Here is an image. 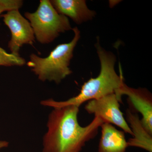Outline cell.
<instances>
[{"mask_svg": "<svg viewBox=\"0 0 152 152\" xmlns=\"http://www.w3.org/2000/svg\"><path fill=\"white\" fill-rule=\"evenodd\" d=\"M79 112V107L74 106L54 108L49 115L42 152H80L87 142L94 138L103 121L94 117L82 126Z\"/></svg>", "mask_w": 152, "mask_h": 152, "instance_id": "6da1fadb", "label": "cell"}, {"mask_svg": "<svg viewBox=\"0 0 152 152\" xmlns=\"http://www.w3.org/2000/svg\"><path fill=\"white\" fill-rule=\"evenodd\" d=\"M97 53L101 64L99 74L95 78H91L82 86L80 93L75 97L64 101L58 102L53 99L42 101V105L55 108L69 106L80 107L86 102L97 99L115 93L124 86V77L121 72L119 75L115 69L116 57L110 52L107 51L101 46L99 42L96 44Z\"/></svg>", "mask_w": 152, "mask_h": 152, "instance_id": "7a4b0ae2", "label": "cell"}, {"mask_svg": "<svg viewBox=\"0 0 152 152\" xmlns=\"http://www.w3.org/2000/svg\"><path fill=\"white\" fill-rule=\"evenodd\" d=\"M72 29L75 34L72 40L57 45L46 58H40L34 54L30 56L27 64L42 81L48 80L59 84L72 72L69 66L74 49L80 37V32L77 27Z\"/></svg>", "mask_w": 152, "mask_h": 152, "instance_id": "3957f363", "label": "cell"}, {"mask_svg": "<svg viewBox=\"0 0 152 152\" xmlns=\"http://www.w3.org/2000/svg\"><path fill=\"white\" fill-rule=\"evenodd\" d=\"M25 16L40 43L52 42L60 33L72 29L67 17L59 14L49 0H41L35 12H26Z\"/></svg>", "mask_w": 152, "mask_h": 152, "instance_id": "277c9868", "label": "cell"}, {"mask_svg": "<svg viewBox=\"0 0 152 152\" xmlns=\"http://www.w3.org/2000/svg\"><path fill=\"white\" fill-rule=\"evenodd\" d=\"M121 102L116 94L113 93L88 101L85 109L88 113L94 114L95 117L100 118L104 123L115 125L124 132L132 136L130 128L120 110Z\"/></svg>", "mask_w": 152, "mask_h": 152, "instance_id": "5b68a950", "label": "cell"}, {"mask_svg": "<svg viewBox=\"0 0 152 152\" xmlns=\"http://www.w3.org/2000/svg\"><path fill=\"white\" fill-rule=\"evenodd\" d=\"M1 16L10 30L11 39L8 48L12 53L19 56L20 48L23 45H32L35 42L34 34L31 24L21 15L18 10L8 11Z\"/></svg>", "mask_w": 152, "mask_h": 152, "instance_id": "8992f818", "label": "cell"}, {"mask_svg": "<svg viewBox=\"0 0 152 152\" xmlns=\"http://www.w3.org/2000/svg\"><path fill=\"white\" fill-rule=\"evenodd\" d=\"M121 102L123 95L128 96V102L136 111L141 114L142 125L150 134L152 135V96L147 89H136L124 84L115 94Z\"/></svg>", "mask_w": 152, "mask_h": 152, "instance_id": "52a82bcc", "label": "cell"}, {"mask_svg": "<svg viewBox=\"0 0 152 152\" xmlns=\"http://www.w3.org/2000/svg\"><path fill=\"white\" fill-rule=\"evenodd\" d=\"M50 1L59 14L69 17L77 24L92 20L96 14L94 11L88 9L85 0H52Z\"/></svg>", "mask_w": 152, "mask_h": 152, "instance_id": "ba28073f", "label": "cell"}, {"mask_svg": "<svg viewBox=\"0 0 152 152\" xmlns=\"http://www.w3.org/2000/svg\"><path fill=\"white\" fill-rule=\"evenodd\" d=\"M100 127L98 152H126L129 147L124 131L117 129L108 123H103Z\"/></svg>", "mask_w": 152, "mask_h": 152, "instance_id": "9c48e42d", "label": "cell"}, {"mask_svg": "<svg viewBox=\"0 0 152 152\" xmlns=\"http://www.w3.org/2000/svg\"><path fill=\"white\" fill-rule=\"evenodd\" d=\"M127 121L132 132V138L127 141L128 147L140 148L152 152V135L150 134L142 125L139 115L130 109L126 111Z\"/></svg>", "mask_w": 152, "mask_h": 152, "instance_id": "30bf717a", "label": "cell"}, {"mask_svg": "<svg viewBox=\"0 0 152 152\" xmlns=\"http://www.w3.org/2000/svg\"><path fill=\"white\" fill-rule=\"evenodd\" d=\"M26 64L24 58L19 56L9 53L0 47V66H23Z\"/></svg>", "mask_w": 152, "mask_h": 152, "instance_id": "8fae6325", "label": "cell"}, {"mask_svg": "<svg viewBox=\"0 0 152 152\" xmlns=\"http://www.w3.org/2000/svg\"><path fill=\"white\" fill-rule=\"evenodd\" d=\"M23 4V1L21 0H0V16L5 11L19 10Z\"/></svg>", "mask_w": 152, "mask_h": 152, "instance_id": "7c38bea8", "label": "cell"}, {"mask_svg": "<svg viewBox=\"0 0 152 152\" xmlns=\"http://www.w3.org/2000/svg\"><path fill=\"white\" fill-rule=\"evenodd\" d=\"M8 145V142L5 141H0V149L3 148H7Z\"/></svg>", "mask_w": 152, "mask_h": 152, "instance_id": "4fadbf2b", "label": "cell"}]
</instances>
